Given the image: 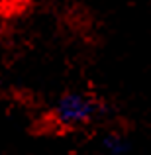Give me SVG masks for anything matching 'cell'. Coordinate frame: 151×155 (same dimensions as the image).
I'll return each instance as SVG.
<instances>
[{
  "instance_id": "obj_1",
  "label": "cell",
  "mask_w": 151,
  "mask_h": 155,
  "mask_svg": "<svg viewBox=\"0 0 151 155\" xmlns=\"http://www.w3.org/2000/svg\"><path fill=\"white\" fill-rule=\"evenodd\" d=\"M98 114V102L92 94L80 91L65 92L51 108V120L61 130H80L92 124Z\"/></svg>"
},
{
  "instance_id": "obj_2",
  "label": "cell",
  "mask_w": 151,
  "mask_h": 155,
  "mask_svg": "<svg viewBox=\"0 0 151 155\" xmlns=\"http://www.w3.org/2000/svg\"><path fill=\"white\" fill-rule=\"evenodd\" d=\"M124 141L120 140V137H110V140H106V147L112 151V155H122V151H124Z\"/></svg>"
}]
</instances>
